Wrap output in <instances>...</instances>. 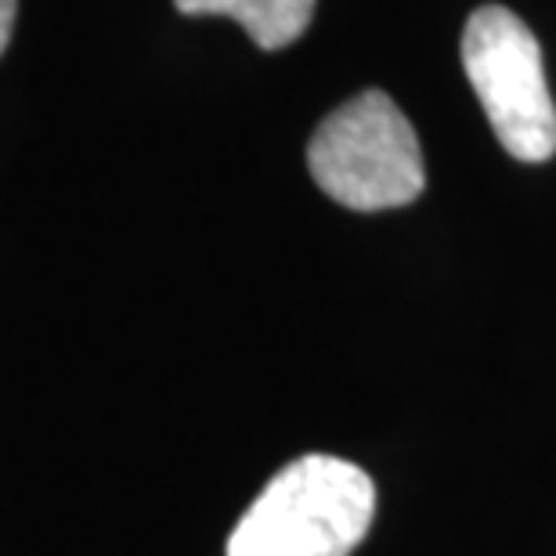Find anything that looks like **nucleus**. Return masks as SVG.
<instances>
[{
    "label": "nucleus",
    "instance_id": "5",
    "mask_svg": "<svg viewBox=\"0 0 556 556\" xmlns=\"http://www.w3.org/2000/svg\"><path fill=\"white\" fill-rule=\"evenodd\" d=\"M15 8H18V0H0V54L8 48L11 29H15Z\"/></svg>",
    "mask_w": 556,
    "mask_h": 556
},
{
    "label": "nucleus",
    "instance_id": "2",
    "mask_svg": "<svg viewBox=\"0 0 556 556\" xmlns=\"http://www.w3.org/2000/svg\"><path fill=\"white\" fill-rule=\"evenodd\" d=\"M307 170L332 203L358 214L405 206L427 185L416 130L383 91H365L321 119Z\"/></svg>",
    "mask_w": 556,
    "mask_h": 556
},
{
    "label": "nucleus",
    "instance_id": "4",
    "mask_svg": "<svg viewBox=\"0 0 556 556\" xmlns=\"http://www.w3.org/2000/svg\"><path fill=\"white\" fill-rule=\"evenodd\" d=\"M181 15L236 18L261 51H282L304 37L318 0H174Z\"/></svg>",
    "mask_w": 556,
    "mask_h": 556
},
{
    "label": "nucleus",
    "instance_id": "3",
    "mask_svg": "<svg viewBox=\"0 0 556 556\" xmlns=\"http://www.w3.org/2000/svg\"><path fill=\"white\" fill-rule=\"evenodd\" d=\"M463 70L498 144L520 163L556 155V105L542 70V48L525 22L503 4L466 18Z\"/></svg>",
    "mask_w": 556,
    "mask_h": 556
},
{
    "label": "nucleus",
    "instance_id": "1",
    "mask_svg": "<svg viewBox=\"0 0 556 556\" xmlns=\"http://www.w3.org/2000/svg\"><path fill=\"white\" fill-rule=\"evenodd\" d=\"M376 514L372 477L337 455L282 466L228 539V556H351Z\"/></svg>",
    "mask_w": 556,
    "mask_h": 556
}]
</instances>
